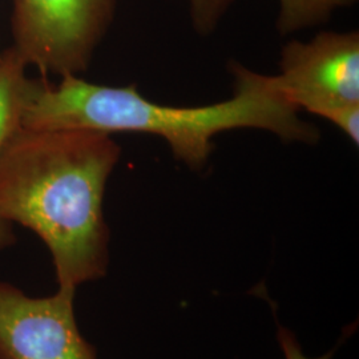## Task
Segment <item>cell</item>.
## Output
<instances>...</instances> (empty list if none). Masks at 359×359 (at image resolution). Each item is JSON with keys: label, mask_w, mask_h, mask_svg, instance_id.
<instances>
[{"label": "cell", "mask_w": 359, "mask_h": 359, "mask_svg": "<svg viewBox=\"0 0 359 359\" xmlns=\"http://www.w3.org/2000/svg\"><path fill=\"white\" fill-rule=\"evenodd\" d=\"M120 157L112 135L88 129L18 127L0 151V219L38 234L59 287L108 273L104 194Z\"/></svg>", "instance_id": "obj_1"}, {"label": "cell", "mask_w": 359, "mask_h": 359, "mask_svg": "<svg viewBox=\"0 0 359 359\" xmlns=\"http://www.w3.org/2000/svg\"><path fill=\"white\" fill-rule=\"evenodd\" d=\"M234 95L201 107H173L144 97L135 86L93 84L76 75L51 83L27 77L20 103V127L88 129L114 133L154 135L167 142L173 156L193 170L205 167L213 139L226 130H269L286 142L314 144L320 130L301 120L298 109L271 79L231 63Z\"/></svg>", "instance_id": "obj_2"}, {"label": "cell", "mask_w": 359, "mask_h": 359, "mask_svg": "<svg viewBox=\"0 0 359 359\" xmlns=\"http://www.w3.org/2000/svg\"><path fill=\"white\" fill-rule=\"evenodd\" d=\"M273 86L295 108L329 120L350 142L359 139V34L323 31L290 40Z\"/></svg>", "instance_id": "obj_3"}, {"label": "cell", "mask_w": 359, "mask_h": 359, "mask_svg": "<svg viewBox=\"0 0 359 359\" xmlns=\"http://www.w3.org/2000/svg\"><path fill=\"white\" fill-rule=\"evenodd\" d=\"M13 51L44 77L87 71L115 0H13Z\"/></svg>", "instance_id": "obj_4"}, {"label": "cell", "mask_w": 359, "mask_h": 359, "mask_svg": "<svg viewBox=\"0 0 359 359\" xmlns=\"http://www.w3.org/2000/svg\"><path fill=\"white\" fill-rule=\"evenodd\" d=\"M75 294L31 297L0 281V359H99L77 326Z\"/></svg>", "instance_id": "obj_5"}, {"label": "cell", "mask_w": 359, "mask_h": 359, "mask_svg": "<svg viewBox=\"0 0 359 359\" xmlns=\"http://www.w3.org/2000/svg\"><path fill=\"white\" fill-rule=\"evenodd\" d=\"M27 68L13 47L3 52L0 60V151L13 130L20 127V103L28 77ZM13 243V225L0 219V250Z\"/></svg>", "instance_id": "obj_6"}, {"label": "cell", "mask_w": 359, "mask_h": 359, "mask_svg": "<svg viewBox=\"0 0 359 359\" xmlns=\"http://www.w3.org/2000/svg\"><path fill=\"white\" fill-rule=\"evenodd\" d=\"M277 29L281 35L294 34L318 26L330 19L337 10L353 6L357 0H278Z\"/></svg>", "instance_id": "obj_7"}, {"label": "cell", "mask_w": 359, "mask_h": 359, "mask_svg": "<svg viewBox=\"0 0 359 359\" xmlns=\"http://www.w3.org/2000/svg\"><path fill=\"white\" fill-rule=\"evenodd\" d=\"M233 0H189L194 29L201 35H209L218 26Z\"/></svg>", "instance_id": "obj_8"}, {"label": "cell", "mask_w": 359, "mask_h": 359, "mask_svg": "<svg viewBox=\"0 0 359 359\" xmlns=\"http://www.w3.org/2000/svg\"><path fill=\"white\" fill-rule=\"evenodd\" d=\"M277 339H278L280 346L283 348L285 359H332L334 355V350H332L327 354L318 357V358H309L305 355L295 334L283 325H278V327H277Z\"/></svg>", "instance_id": "obj_9"}, {"label": "cell", "mask_w": 359, "mask_h": 359, "mask_svg": "<svg viewBox=\"0 0 359 359\" xmlns=\"http://www.w3.org/2000/svg\"><path fill=\"white\" fill-rule=\"evenodd\" d=\"M1 55H3V52H0V60H1Z\"/></svg>", "instance_id": "obj_10"}]
</instances>
